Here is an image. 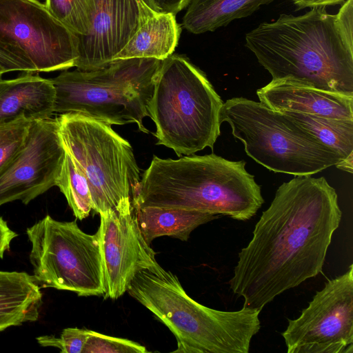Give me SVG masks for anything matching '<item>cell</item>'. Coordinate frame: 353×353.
<instances>
[{"label":"cell","mask_w":353,"mask_h":353,"mask_svg":"<svg viewBox=\"0 0 353 353\" xmlns=\"http://www.w3.org/2000/svg\"><path fill=\"white\" fill-rule=\"evenodd\" d=\"M342 212L327 180L295 176L277 189L238 254L229 285L243 306L261 310L322 272Z\"/></svg>","instance_id":"1"},{"label":"cell","mask_w":353,"mask_h":353,"mask_svg":"<svg viewBox=\"0 0 353 353\" xmlns=\"http://www.w3.org/2000/svg\"><path fill=\"white\" fill-rule=\"evenodd\" d=\"M245 46L274 80L353 95V0L335 14H282L248 32Z\"/></svg>","instance_id":"2"},{"label":"cell","mask_w":353,"mask_h":353,"mask_svg":"<svg viewBox=\"0 0 353 353\" xmlns=\"http://www.w3.org/2000/svg\"><path fill=\"white\" fill-rule=\"evenodd\" d=\"M245 161L215 154L179 159L154 156L132 191L133 207H157L225 215L238 221L253 217L264 199Z\"/></svg>","instance_id":"3"},{"label":"cell","mask_w":353,"mask_h":353,"mask_svg":"<svg viewBox=\"0 0 353 353\" xmlns=\"http://www.w3.org/2000/svg\"><path fill=\"white\" fill-rule=\"evenodd\" d=\"M128 294L174 335L179 353H248L260 330L261 310L222 311L192 299L177 276L159 263L139 272Z\"/></svg>","instance_id":"4"},{"label":"cell","mask_w":353,"mask_h":353,"mask_svg":"<svg viewBox=\"0 0 353 353\" xmlns=\"http://www.w3.org/2000/svg\"><path fill=\"white\" fill-rule=\"evenodd\" d=\"M223 101L206 74L188 58L172 54L157 73L148 117L157 145L188 156L214 145L221 134Z\"/></svg>","instance_id":"5"},{"label":"cell","mask_w":353,"mask_h":353,"mask_svg":"<svg viewBox=\"0 0 353 353\" xmlns=\"http://www.w3.org/2000/svg\"><path fill=\"white\" fill-rule=\"evenodd\" d=\"M162 60L117 59L105 68L64 70L50 79L54 89V112L81 113L112 125L135 123L144 133L154 79Z\"/></svg>","instance_id":"6"},{"label":"cell","mask_w":353,"mask_h":353,"mask_svg":"<svg viewBox=\"0 0 353 353\" xmlns=\"http://www.w3.org/2000/svg\"><path fill=\"white\" fill-rule=\"evenodd\" d=\"M221 123H228L247 155L269 170L312 175L343 158L284 114L261 102L234 97L223 103Z\"/></svg>","instance_id":"7"},{"label":"cell","mask_w":353,"mask_h":353,"mask_svg":"<svg viewBox=\"0 0 353 353\" xmlns=\"http://www.w3.org/2000/svg\"><path fill=\"white\" fill-rule=\"evenodd\" d=\"M56 119L65 150L88 181L92 210L101 214L132 201L141 176L130 143L92 117L68 112Z\"/></svg>","instance_id":"8"},{"label":"cell","mask_w":353,"mask_h":353,"mask_svg":"<svg viewBox=\"0 0 353 353\" xmlns=\"http://www.w3.org/2000/svg\"><path fill=\"white\" fill-rule=\"evenodd\" d=\"M26 234L37 283L80 296H103L104 275L97 233H85L76 221H59L46 215L27 228Z\"/></svg>","instance_id":"9"},{"label":"cell","mask_w":353,"mask_h":353,"mask_svg":"<svg viewBox=\"0 0 353 353\" xmlns=\"http://www.w3.org/2000/svg\"><path fill=\"white\" fill-rule=\"evenodd\" d=\"M0 48L36 72L66 70L78 58V38L38 0H0Z\"/></svg>","instance_id":"10"},{"label":"cell","mask_w":353,"mask_h":353,"mask_svg":"<svg viewBox=\"0 0 353 353\" xmlns=\"http://www.w3.org/2000/svg\"><path fill=\"white\" fill-rule=\"evenodd\" d=\"M281 334L288 353H353V265L317 291Z\"/></svg>","instance_id":"11"},{"label":"cell","mask_w":353,"mask_h":353,"mask_svg":"<svg viewBox=\"0 0 353 353\" xmlns=\"http://www.w3.org/2000/svg\"><path fill=\"white\" fill-rule=\"evenodd\" d=\"M65 154L56 118L32 121L23 145L0 168V206L27 205L56 186Z\"/></svg>","instance_id":"12"},{"label":"cell","mask_w":353,"mask_h":353,"mask_svg":"<svg viewBox=\"0 0 353 353\" xmlns=\"http://www.w3.org/2000/svg\"><path fill=\"white\" fill-rule=\"evenodd\" d=\"M99 215L97 234L104 275L103 297L114 300L127 292L139 272L158 263L156 252L141 232L132 201Z\"/></svg>","instance_id":"13"},{"label":"cell","mask_w":353,"mask_h":353,"mask_svg":"<svg viewBox=\"0 0 353 353\" xmlns=\"http://www.w3.org/2000/svg\"><path fill=\"white\" fill-rule=\"evenodd\" d=\"M139 26L137 0H96L92 26L78 38L74 67L83 71L108 65L136 33Z\"/></svg>","instance_id":"14"},{"label":"cell","mask_w":353,"mask_h":353,"mask_svg":"<svg viewBox=\"0 0 353 353\" xmlns=\"http://www.w3.org/2000/svg\"><path fill=\"white\" fill-rule=\"evenodd\" d=\"M259 102L279 112L353 120V95L321 90L287 79L272 81L256 91Z\"/></svg>","instance_id":"15"},{"label":"cell","mask_w":353,"mask_h":353,"mask_svg":"<svg viewBox=\"0 0 353 353\" xmlns=\"http://www.w3.org/2000/svg\"><path fill=\"white\" fill-rule=\"evenodd\" d=\"M55 92L50 79L34 72L17 78H0V125L18 119H50L54 112Z\"/></svg>","instance_id":"16"},{"label":"cell","mask_w":353,"mask_h":353,"mask_svg":"<svg viewBox=\"0 0 353 353\" xmlns=\"http://www.w3.org/2000/svg\"><path fill=\"white\" fill-rule=\"evenodd\" d=\"M139 26L132 38L114 60L128 58H154L163 60L173 54L181 28L175 15L157 11L150 0H137Z\"/></svg>","instance_id":"17"},{"label":"cell","mask_w":353,"mask_h":353,"mask_svg":"<svg viewBox=\"0 0 353 353\" xmlns=\"http://www.w3.org/2000/svg\"><path fill=\"white\" fill-rule=\"evenodd\" d=\"M43 303V294L33 276L0 270V332L36 321Z\"/></svg>","instance_id":"18"},{"label":"cell","mask_w":353,"mask_h":353,"mask_svg":"<svg viewBox=\"0 0 353 353\" xmlns=\"http://www.w3.org/2000/svg\"><path fill=\"white\" fill-rule=\"evenodd\" d=\"M133 208L141 232L149 245L154 239L164 236L186 241L194 229L220 216L183 209Z\"/></svg>","instance_id":"19"},{"label":"cell","mask_w":353,"mask_h":353,"mask_svg":"<svg viewBox=\"0 0 353 353\" xmlns=\"http://www.w3.org/2000/svg\"><path fill=\"white\" fill-rule=\"evenodd\" d=\"M275 0H192L183 26L193 34L212 32L236 19L253 14Z\"/></svg>","instance_id":"20"},{"label":"cell","mask_w":353,"mask_h":353,"mask_svg":"<svg viewBox=\"0 0 353 353\" xmlns=\"http://www.w3.org/2000/svg\"><path fill=\"white\" fill-rule=\"evenodd\" d=\"M296 125L322 143L336 151L343 159L353 155V120H342L283 112Z\"/></svg>","instance_id":"21"},{"label":"cell","mask_w":353,"mask_h":353,"mask_svg":"<svg viewBox=\"0 0 353 353\" xmlns=\"http://www.w3.org/2000/svg\"><path fill=\"white\" fill-rule=\"evenodd\" d=\"M56 186L65 196L77 219L83 220L88 216L92 202L88 181L66 150Z\"/></svg>","instance_id":"22"},{"label":"cell","mask_w":353,"mask_h":353,"mask_svg":"<svg viewBox=\"0 0 353 353\" xmlns=\"http://www.w3.org/2000/svg\"><path fill=\"white\" fill-rule=\"evenodd\" d=\"M44 4L51 14L74 34L89 32L96 0H46Z\"/></svg>","instance_id":"23"},{"label":"cell","mask_w":353,"mask_h":353,"mask_svg":"<svg viewBox=\"0 0 353 353\" xmlns=\"http://www.w3.org/2000/svg\"><path fill=\"white\" fill-rule=\"evenodd\" d=\"M146 347L132 341L88 330L82 353H147Z\"/></svg>","instance_id":"24"},{"label":"cell","mask_w":353,"mask_h":353,"mask_svg":"<svg viewBox=\"0 0 353 353\" xmlns=\"http://www.w3.org/2000/svg\"><path fill=\"white\" fill-rule=\"evenodd\" d=\"M32 121L21 119L0 125V168L23 145Z\"/></svg>","instance_id":"25"},{"label":"cell","mask_w":353,"mask_h":353,"mask_svg":"<svg viewBox=\"0 0 353 353\" xmlns=\"http://www.w3.org/2000/svg\"><path fill=\"white\" fill-rule=\"evenodd\" d=\"M88 335V330L68 327L62 331L59 337L44 335L36 339L41 346L56 347L61 353H82Z\"/></svg>","instance_id":"26"},{"label":"cell","mask_w":353,"mask_h":353,"mask_svg":"<svg viewBox=\"0 0 353 353\" xmlns=\"http://www.w3.org/2000/svg\"><path fill=\"white\" fill-rule=\"evenodd\" d=\"M14 71L36 72L30 64L0 48V75Z\"/></svg>","instance_id":"27"},{"label":"cell","mask_w":353,"mask_h":353,"mask_svg":"<svg viewBox=\"0 0 353 353\" xmlns=\"http://www.w3.org/2000/svg\"><path fill=\"white\" fill-rule=\"evenodd\" d=\"M150 1L157 11L176 15L188 6L192 0H150Z\"/></svg>","instance_id":"28"},{"label":"cell","mask_w":353,"mask_h":353,"mask_svg":"<svg viewBox=\"0 0 353 353\" xmlns=\"http://www.w3.org/2000/svg\"><path fill=\"white\" fill-rule=\"evenodd\" d=\"M17 234L12 230L7 222L0 216V259H3L5 252L10 249L12 241Z\"/></svg>","instance_id":"29"},{"label":"cell","mask_w":353,"mask_h":353,"mask_svg":"<svg viewBox=\"0 0 353 353\" xmlns=\"http://www.w3.org/2000/svg\"><path fill=\"white\" fill-rule=\"evenodd\" d=\"M347 0H292L298 10L306 8H325L334 5H342Z\"/></svg>","instance_id":"30"},{"label":"cell","mask_w":353,"mask_h":353,"mask_svg":"<svg viewBox=\"0 0 353 353\" xmlns=\"http://www.w3.org/2000/svg\"><path fill=\"white\" fill-rule=\"evenodd\" d=\"M335 166L340 170L348 172L350 173H352L353 155L344 159H342Z\"/></svg>","instance_id":"31"},{"label":"cell","mask_w":353,"mask_h":353,"mask_svg":"<svg viewBox=\"0 0 353 353\" xmlns=\"http://www.w3.org/2000/svg\"><path fill=\"white\" fill-rule=\"evenodd\" d=\"M2 75H0V78L1 77Z\"/></svg>","instance_id":"32"}]
</instances>
